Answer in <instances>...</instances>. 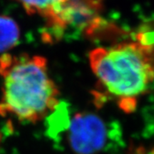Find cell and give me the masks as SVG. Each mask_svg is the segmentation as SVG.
<instances>
[{"mask_svg": "<svg viewBox=\"0 0 154 154\" xmlns=\"http://www.w3.org/2000/svg\"><path fill=\"white\" fill-rule=\"evenodd\" d=\"M0 115L22 123L46 118L59 105L60 92L50 75L47 59L28 53L0 56Z\"/></svg>", "mask_w": 154, "mask_h": 154, "instance_id": "1", "label": "cell"}, {"mask_svg": "<svg viewBox=\"0 0 154 154\" xmlns=\"http://www.w3.org/2000/svg\"><path fill=\"white\" fill-rule=\"evenodd\" d=\"M100 98L117 100L123 110L135 109L137 99L154 82V44L137 34L135 40L96 47L88 54Z\"/></svg>", "mask_w": 154, "mask_h": 154, "instance_id": "2", "label": "cell"}, {"mask_svg": "<svg viewBox=\"0 0 154 154\" xmlns=\"http://www.w3.org/2000/svg\"><path fill=\"white\" fill-rule=\"evenodd\" d=\"M103 0H67L59 11L45 22L48 40L60 39L69 28H78L87 33L100 21Z\"/></svg>", "mask_w": 154, "mask_h": 154, "instance_id": "3", "label": "cell"}, {"mask_svg": "<svg viewBox=\"0 0 154 154\" xmlns=\"http://www.w3.org/2000/svg\"><path fill=\"white\" fill-rule=\"evenodd\" d=\"M109 140L108 126L95 114L77 113L69 122L68 140L75 153H99L104 150Z\"/></svg>", "mask_w": 154, "mask_h": 154, "instance_id": "4", "label": "cell"}, {"mask_svg": "<svg viewBox=\"0 0 154 154\" xmlns=\"http://www.w3.org/2000/svg\"><path fill=\"white\" fill-rule=\"evenodd\" d=\"M18 3L28 15H37L49 21L67 0H12Z\"/></svg>", "mask_w": 154, "mask_h": 154, "instance_id": "5", "label": "cell"}, {"mask_svg": "<svg viewBox=\"0 0 154 154\" xmlns=\"http://www.w3.org/2000/svg\"><path fill=\"white\" fill-rule=\"evenodd\" d=\"M21 38V28L15 19L0 15V54L13 49Z\"/></svg>", "mask_w": 154, "mask_h": 154, "instance_id": "6", "label": "cell"}, {"mask_svg": "<svg viewBox=\"0 0 154 154\" xmlns=\"http://www.w3.org/2000/svg\"><path fill=\"white\" fill-rule=\"evenodd\" d=\"M133 154H154V147L151 149H146L144 147H138L134 150Z\"/></svg>", "mask_w": 154, "mask_h": 154, "instance_id": "7", "label": "cell"}]
</instances>
